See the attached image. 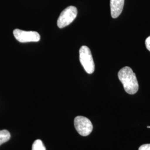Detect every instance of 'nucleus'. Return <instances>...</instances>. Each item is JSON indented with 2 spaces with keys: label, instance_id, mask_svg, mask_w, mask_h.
Segmentation results:
<instances>
[{
  "label": "nucleus",
  "instance_id": "11",
  "mask_svg": "<svg viewBox=\"0 0 150 150\" xmlns=\"http://www.w3.org/2000/svg\"><path fill=\"white\" fill-rule=\"evenodd\" d=\"M147 128L148 129H150V126H147Z\"/></svg>",
  "mask_w": 150,
  "mask_h": 150
},
{
  "label": "nucleus",
  "instance_id": "7",
  "mask_svg": "<svg viewBox=\"0 0 150 150\" xmlns=\"http://www.w3.org/2000/svg\"><path fill=\"white\" fill-rule=\"evenodd\" d=\"M11 138V134L8 131L3 129L0 131V145L7 142Z\"/></svg>",
  "mask_w": 150,
  "mask_h": 150
},
{
  "label": "nucleus",
  "instance_id": "3",
  "mask_svg": "<svg viewBox=\"0 0 150 150\" xmlns=\"http://www.w3.org/2000/svg\"><path fill=\"white\" fill-rule=\"evenodd\" d=\"M77 15V9L76 7L73 6L67 7L61 13L57 22V26L62 28L69 26L75 20Z\"/></svg>",
  "mask_w": 150,
  "mask_h": 150
},
{
  "label": "nucleus",
  "instance_id": "10",
  "mask_svg": "<svg viewBox=\"0 0 150 150\" xmlns=\"http://www.w3.org/2000/svg\"><path fill=\"white\" fill-rule=\"evenodd\" d=\"M145 45L147 49L150 51V36L145 40Z\"/></svg>",
  "mask_w": 150,
  "mask_h": 150
},
{
  "label": "nucleus",
  "instance_id": "5",
  "mask_svg": "<svg viewBox=\"0 0 150 150\" xmlns=\"http://www.w3.org/2000/svg\"><path fill=\"white\" fill-rule=\"evenodd\" d=\"M13 33L16 40L21 43L38 42L40 40V34L36 31H26L16 28Z\"/></svg>",
  "mask_w": 150,
  "mask_h": 150
},
{
  "label": "nucleus",
  "instance_id": "9",
  "mask_svg": "<svg viewBox=\"0 0 150 150\" xmlns=\"http://www.w3.org/2000/svg\"><path fill=\"white\" fill-rule=\"evenodd\" d=\"M139 150H150V144L141 145L139 147Z\"/></svg>",
  "mask_w": 150,
  "mask_h": 150
},
{
  "label": "nucleus",
  "instance_id": "8",
  "mask_svg": "<svg viewBox=\"0 0 150 150\" xmlns=\"http://www.w3.org/2000/svg\"><path fill=\"white\" fill-rule=\"evenodd\" d=\"M32 150H46L43 142L41 139H36L32 145Z\"/></svg>",
  "mask_w": 150,
  "mask_h": 150
},
{
  "label": "nucleus",
  "instance_id": "2",
  "mask_svg": "<svg viewBox=\"0 0 150 150\" xmlns=\"http://www.w3.org/2000/svg\"><path fill=\"white\" fill-rule=\"evenodd\" d=\"M80 61L83 69L88 74H92L95 69V65L90 48L82 46L79 51Z\"/></svg>",
  "mask_w": 150,
  "mask_h": 150
},
{
  "label": "nucleus",
  "instance_id": "1",
  "mask_svg": "<svg viewBox=\"0 0 150 150\" xmlns=\"http://www.w3.org/2000/svg\"><path fill=\"white\" fill-rule=\"evenodd\" d=\"M118 77L127 93L134 95L139 90V86L136 76L129 67L126 66L120 70Z\"/></svg>",
  "mask_w": 150,
  "mask_h": 150
},
{
  "label": "nucleus",
  "instance_id": "6",
  "mask_svg": "<svg viewBox=\"0 0 150 150\" xmlns=\"http://www.w3.org/2000/svg\"><path fill=\"white\" fill-rule=\"evenodd\" d=\"M125 0H110L111 15L113 18L121 15L123 8Z\"/></svg>",
  "mask_w": 150,
  "mask_h": 150
},
{
  "label": "nucleus",
  "instance_id": "4",
  "mask_svg": "<svg viewBox=\"0 0 150 150\" xmlns=\"http://www.w3.org/2000/svg\"><path fill=\"white\" fill-rule=\"evenodd\" d=\"M75 129L77 132L82 136H87L91 134L93 129V125L88 118L79 116L74 120Z\"/></svg>",
  "mask_w": 150,
  "mask_h": 150
}]
</instances>
